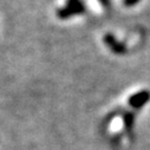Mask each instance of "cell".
Returning <instances> with one entry per match:
<instances>
[{
    "instance_id": "obj_1",
    "label": "cell",
    "mask_w": 150,
    "mask_h": 150,
    "mask_svg": "<svg viewBox=\"0 0 150 150\" xmlns=\"http://www.w3.org/2000/svg\"><path fill=\"white\" fill-rule=\"evenodd\" d=\"M86 11V7L84 5V3L82 1H77L71 5H66L64 8H59L57 11V17L60 19H67L71 18L73 16H78V14H84Z\"/></svg>"
},
{
    "instance_id": "obj_4",
    "label": "cell",
    "mask_w": 150,
    "mask_h": 150,
    "mask_svg": "<svg viewBox=\"0 0 150 150\" xmlns=\"http://www.w3.org/2000/svg\"><path fill=\"white\" fill-rule=\"evenodd\" d=\"M123 125L128 136H132L134 125H135V114L132 111H127L123 114Z\"/></svg>"
},
{
    "instance_id": "obj_2",
    "label": "cell",
    "mask_w": 150,
    "mask_h": 150,
    "mask_svg": "<svg viewBox=\"0 0 150 150\" xmlns=\"http://www.w3.org/2000/svg\"><path fill=\"white\" fill-rule=\"evenodd\" d=\"M149 100H150V91H148V90H141V91L131 95L130 98H129V100H128V103H129V105L132 109L139 110L146 103H149Z\"/></svg>"
},
{
    "instance_id": "obj_5",
    "label": "cell",
    "mask_w": 150,
    "mask_h": 150,
    "mask_svg": "<svg viewBox=\"0 0 150 150\" xmlns=\"http://www.w3.org/2000/svg\"><path fill=\"white\" fill-rule=\"evenodd\" d=\"M141 0H123V5L125 7H132L135 5H137Z\"/></svg>"
},
{
    "instance_id": "obj_3",
    "label": "cell",
    "mask_w": 150,
    "mask_h": 150,
    "mask_svg": "<svg viewBox=\"0 0 150 150\" xmlns=\"http://www.w3.org/2000/svg\"><path fill=\"white\" fill-rule=\"evenodd\" d=\"M103 40H104V44L114 52L115 54H125L127 53V46L123 44V43H121V42H118L117 39H116V37L114 35V34H111V33H106L105 35H104V38H103Z\"/></svg>"
},
{
    "instance_id": "obj_7",
    "label": "cell",
    "mask_w": 150,
    "mask_h": 150,
    "mask_svg": "<svg viewBox=\"0 0 150 150\" xmlns=\"http://www.w3.org/2000/svg\"><path fill=\"white\" fill-rule=\"evenodd\" d=\"M77 1H81V0H66V5H71V4H74Z\"/></svg>"
},
{
    "instance_id": "obj_6",
    "label": "cell",
    "mask_w": 150,
    "mask_h": 150,
    "mask_svg": "<svg viewBox=\"0 0 150 150\" xmlns=\"http://www.w3.org/2000/svg\"><path fill=\"white\" fill-rule=\"evenodd\" d=\"M98 1L102 4L103 7H105V8H110V0H98Z\"/></svg>"
}]
</instances>
